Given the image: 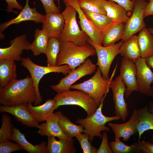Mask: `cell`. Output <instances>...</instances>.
<instances>
[{
	"label": "cell",
	"instance_id": "1",
	"mask_svg": "<svg viewBox=\"0 0 153 153\" xmlns=\"http://www.w3.org/2000/svg\"><path fill=\"white\" fill-rule=\"evenodd\" d=\"M37 99L31 76L16 80L0 90V104L8 106L32 103Z\"/></svg>",
	"mask_w": 153,
	"mask_h": 153
},
{
	"label": "cell",
	"instance_id": "2",
	"mask_svg": "<svg viewBox=\"0 0 153 153\" xmlns=\"http://www.w3.org/2000/svg\"><path fill=\"white\" fill-rule=\"evenodd\" d=\"M96 54L95 48L88 43L78 46L70 42H61L56 66L67 64L73 70L84 63L89 57Z\"/></svg>",
	"mask_w": 153,
	"mask_h": 153
},
{
	"label": "cell",
	"instance_id": "3",
	"mask_svg": "<svg viewBox=\"0 0 153 153\" xmlns=\"http://www.w3.org/2000/svg\"><path fill=\"white\" fill-rule=\"evenodd\" d=\"M107 94H106L102 99L99 106L95 112L91 115L87 116L85 118H77L76 122L82 126L84 129V133H86L89 136V141L92 142L95 137L101 139L102 131H109L110 128L105 126L107 123L114 120H121L119 116L116 115L109 117L103 114L102 109L103 101Z\"/></svg>",
	"mask_w": 153,
	"mask_h": 153
},
{
	"label": "cell",
	"instance_id": "4",
	"mask_svg": "<svg viewBox=\"0 0 153 153\" xmlns=\"http://www.w3.org/2000/svg\"><path fill=\"white\" fill-rule=\"evenodd\" d=\"M117 65H116L111 77L108 79L103 78L101 70L98 67L92 77L82 83L72 85L70 89L82 91L88 94L98 107L104 95L109 92L110 84L114 75Z\"/></svg>",
	"mask_w": 153,
	"mask_h": 153
},
{
	"label": "cell",
	"instance_id": "5",
	"mask_svg": "<svg viewBox=\"0 0 153 153\" xmlns=\"http://www.w3.org/2000/svg\"><path fill=\"white\" fill-rule=\"evenodd\" d=\"M65 6L61 13L65 20L64 25L59 39L61 42H70L78 46L83 45L86 43L89 37L79 26L75 9L70 5Z\"/></svg>",
	"mask_w": 153,
	"mask_h": 153
},
{
	"label": "cell",
	"instance_id": "6",
	"mask_svg": "<svg viewBox=\"0 0 153 153\" xmlns=\"http://www.w3.org/2000/svg\"><path fill=\"white\" fill-rule=\"evenodd\" d=\"M21 61V65L30 73L35 90L37 99L35 106L40 105L42 101L39 86L41 80L44 75L50 73H58L66 76L72 70L67 64L54 66L40 65L34 63L29 57L22 58Z\"/></svg>",
	"mask_w": 153,
	"mask_h": 153
},
{
	"label": "cell",
	"instance_id": "7",
	"mask_svg": "<svg viewBox=\"0 0 153 153\" xmlns=\"http://www.w3.org/2000/svg\"><path fill=\"white\" fill-rule=\"evenodd\" d=\"M70 90L58 93L53 98L55 101V109L63 105H76L86 112L87 116L94 114L98 107L93 99L87 94L82 91Z\"/></svg>",
	"mask_w": 153,
	"mask_h": 153
},
{
	"label": "cell",
	"instance_id": "8",
	"mask_svg": "<svg viewBox=\"0 0 153 153\" xmlns=\"http://www.w3.org/2000/svg\"><path fill=\"white\" fill-rule=\"evenodd\" d=\"M87 42L95 49L97 57L96 65L100 69L103 77L105 79H108L110 66L115 57L120 54V48L123 41L121 40L114 45L106 46L96 44L90 39H88Z\"/></svg>",
	"mask_w": 153,
	"mask_h": 153
},
{
	"label": "cell",
	"instance_id": "9",
	"mask_svg": "<svg viewBox=\"0 0 153 153\" xmlns=\"http://www.w3.org/2000/svg\"><path fill=\"white\" fill-rule=\"evenodd\" d=\"M96 69V65L94 64L90 59L87 58L81 65L62 78L57 84L51 85V87L57 93L69 90L75 82L85 76L94 73Z\"/></svg>",
	"mask_w": 153,
	"mask_h": 153
},
{
	"label": "cell",
	"instance_id": "10",
	"mask_svg": "<svg viewBox=\"0 0 153 153\" xmlns=\"http://www.w3.org/2000/svg\"><path fill=\"white\" fill-rule=\"evenodd\" d=\"M132 14L125 24L124 35L122 40L124 41L135 35L145 27L144 19L145 8L148 2L142 0H134Z\"/></svg>",
	"mask_w": 153,
	"mask_h": 153
},
{
	"label": "cell",
	"instance_id": "11",
	"mask_svg": "<svg viewBox=\"0 0 153 153\" xmlns=\"http://www.w3.org/2000/svg\"><path fill=\"white\" fill-rule=\"evenodd\" d=\"M109 87L111 88L113 94L114 113L124 122L129 114L127 104L124 96L126 90V86L120 76L118 75L114 80L111 81Z\"/></svg>",
	"mask_w": 153,
	"mask_h": 153
},
{
	"label": "cell",
	"instance_id": "12",
	"mask_svg": "<svg viewBox=\"0 0 153 153\" xmlns=\"http://www.w3.org/2000/svg\"><path fill=\"white\" fill-rule=\"evenodd\" d=\"M135 63L138 91L146 96L153 97L151 87L153 84V72L146 64L145 58L141 57Z\"/></svg>",
	"mask_w": 153,
	"mask_h": 153
},
{
	"label": "cell",
	"instance_id": "13",
	"mask_svg": "<svg viewBox=\"0 0 153 153\" xmlns=\"http://www.w3.org/2000/svg\"><path fill=\"white\" fill-rule=\"evenodd\" d=\"M10 45L0 48V59H7L14 61H21V55L24 50H30L31 43L27 40L26 35L17 36L11 40Z\"/></svg>",
	"mask_w": 153,
	"mask_h": 153
},
{
	"label": "cell",
	"instance_id": "14",
	"mask_svg": "<svg viewBox=\"0 0 153 153\" xmlns=\"http://www.w3.org/2000/svg\"><path fill=\"white\" fill-rule=\"evenodd\" d=\"M137 67L134 62L126 58H122L120 75L126 87L125 93L128 98L134 91H138L137 78Z\"/></svg>",
	"mask_w": 153,
	"mask_h": 153
},
{
	"label": "cell",
	"instance_id": "15",
	"mask_svg": "<svg viewBox=\"0 0 153 153\" xmlns=\"http://www.w3.org/2000/svg\"><path fill=\"white\" fill-rule=\"evenodd\" d=\"M65 5H70L76 11L80 19L78 23L81 29L88 35L89 39L94 43L102 46L101 37L102 34L94 26L91 22L84 14L80 7L78 0H63Z\"/></svg>",
	"mask_w": 153,
	"mask_h": 153
},
{
	"label": "cell",
	"instance_id": "16",
	"mask_svg": "<svg viewBox=\"0 0 153 153\" xmlns=\"http://www.w3.org/2000/svg\"><path fill=\"white\" fill-rule=\"evenodd\" d=\"M137 110L135 109L129 120L126 123L116 124L109 122L108 125L114 132V139L122 138V140L127 142L131 136L138 133V122Z\"/></svg>",
	"mask_w": 153,
	"mask_h": 153
},
{
	"label": "cell",
	"instance_id": "17",
	"mask_svg": "<svg viewBox=\"0 0 153 153\" xmlns=\"http://www.w3.org/2000/svg\"><path fill=\"white\" fill-rule=\"evenodd\" d=\"M62 113L60 111L54 113L45 122L38 126L37 133L41 136H54L60 139H69L63 130L59 123Z\"/></svg>",
	"mask_w": 153,
	"mask_h": 153
},
{
	"label": "cell",
	"instance_id": "18",
	"mask_svg": "<svg viewBox=\"0 0 153 153\" xmlns=\"http://www.w3.org/2000/svg\"><path fill=\"white\" fill-rule=\"evenodd\" d=\"M29 1L26 0L24 7L16 17L0 24V34L12 24H18L27 21H33L36 23L43 22L45 18V15L38 12L35 7L33 8H31L29 4Z\"/></svg>",
	"mask_w": 153,
	"mask_h": 153
},
{
	"label": "cell",
	"instance_id": "19",
	"mask_svg": "<svg viewBox=\"0 0 153 153\" xmlns=\"http://www.w3.org/2000/svg\"><path fill=\"white\" fill-rule=\"evenodd\" d=\"M0 112L11 114L17 121L28 127L37 128L39 125L38 122L28 111L27 104L12 106L1 105L0 106Z\"/></svg>",
	"mask_w": 153,
	"mask_h": 153
},
{
	"label": "cell",
	"instance_id": "20",
	"mask_svg": "<svg viewBox=\"0 0 153 153\" xmlns=\"http://www.w3.org/2000/svg\"><path fill=\"white\" fill-rule=\"evenodd\" d=\"M42 30L50 38L59 39L63 28L65 20L61 13H46Z\"/></svg>",
	"mask_w": 153,
	"mask_h": 153
},
{
	"label": "cell",
	"instance_id": "21",
	"mask_svg": "<svg viewBox=\"0 0 153 153\" xmlns=\"http://www.w3.org/2000/svg\"><path fill=\"white\" fill-rule=\"evenodd\" d=\"M55 101L53 99H47L41 105L33 106L31 103L27 104L30 114L39 123L46 121L53 114L55 109Z\"/></svg>",
	"mask_w": 153,
	"mask_h": 153
},
{
	"label": "cell",
	"instance_id": "22",
	"mask_svg": "<svg viewBox=\"0 0 153 153\" xmlns=\"http://www.w3.org/2000/svg\"><path fill=\"white\" fill-rule=\"evenodd\" d=\"M11 140L19 144L29 153H48L46 142L42 141L40 143L34 145L26 140L24 133L14 126Z\"/></svg>",
	"mask_w": 153,
	"mask_h": 153
},
{
	"label": "cell",
	"instance_id": "23",
	"mask_svg": "<svg viewBox=\"0 0 153 153\" xmlns=\"http://www.w3.org/2000/svg\"><path fill=\"white\" fill-rule=\"evenodd\" d=\"M16 68L15 61L0 59V90L17 79Z\"/></svg>",
	"mask_w": 153,
	"mask_h": 153
},
{
	"label": "cell",
	"instance_id": "24",
	"mask_svg": "<svg viewBox=\"0 0 153 153\" xmlns=\"http://www.w3.org/2000/svg\"><path fill=\"white\" fill-rule=\"evenodd\" d=\"M48 153H75L76 149L73 145L74 140L60 139L54 136L48 137Z\"/></svg>",
	"mask_w": 153,
	"mask_h": 153
},
{
	"label": "cell",
	"instance_id": "25",
	"mask_svg": "<svg viewBox=\"0 0 153 153\" xmlns=\"http://www.w3.org/2000/svg\"><path fill=\"white\" fill-rule=\"evenodd\" d=\"M103 7L107 16L114 22L125 23L129 19L127 14V10L113 1L105 0Z\"/></svg>",
	"mask_w": 153,
	"mask_h": 153
},
{
	"label": "cell",
	"instance_id": "26",
	"mask_svg": "<svg viewBox=\"0 0 153 153\" xmlns=\"http://www.w3.org/2000/svg\"><path fill=\"white\" fill-rule=\"evenodd\" d=\"M120 50V54L123 57L134 62L137 61L141 57L138 35H134L123 41Z\"/></svg>",
	"mask_w": 153,
	"mask_h": 153
},
{
	"label": "cell",
	"instance_id": "27",
	"mask_svg": "<svg viewBox=\"0 0 153 153\" xmlns=\"http://www.w3.org/2000/svg\"><path fill=\"white\" fill-rule=\"evenodd\" d=\"M138 41L141 58H147L153 55V34L145 27L139 32Z\"/></svg>",
	"mask_w": 153,
	"mask_h": 153
},
{
	"label": "cell",
	"instance_id": "28",
	"mask_svg": "<svg viewBox=\"0 0 153 153\" xmlns=\"http://www.w3.org/2000/svg\"><path fill=\"white\" fill-rule=\"evenodd\" d=\"M82 10L87 18L102 34L118 23L113 21L107 15L93 13L85 10Z\"/></svg>",
	"mask_w": 153,
	"mask_h": 153
},
{
	"label": "cell",
	"instance_id": "29",
	"mask_svg": "<svg viewBox=\"0 0 153 153\" xmlns=\"http://www.w3.org/2000/svg\"><path fill=\"white\" fill-rule=\"evenodd\" d=\"M138 122L137 131L139 140L146 131L153 130V113L150 111L148 107L145 106L137 110Z\"/></svg>",
	"mask_w": 153,
	"mask_h": 153
},
{
	"label": "cell",
	"instance_id": "30",
	"mask_svg": "<svg viewBox=\"0 0 153 153\" xmlns=\"http://www.w3.org/2000/svg\"><path fill=\"white\" fill-rule=\"evenodd\" d=\"M125 24H117L102 34L101 43L103 46L114 45L120 40H122L124 35Z\"/></svg>",
	"mask_w": 153,
	"mask_h": 153
},
{
	"label": "cell",
	"instance_id": "31",
	"mask_svg": "<svg viewBox=\"0 0 153 153\" xmlns=\"http://www.w3.org/2000/svg\"><path fill=\"white\" fill-rule=\"evenodd\" d=\"M34 37L30 50L35 56L41 54H45L50 38L42 30L38 29L35 31Z\"/></svg>",
	"mask_w": 153,
	"mask_h": 153
},
{
	"label": "cell",
	"instance_id": "32",
	"mask_svg": "<svg viewBox=\"0 0 153 153\" xmlns=\"http://www.w3.org/2000/svg\"><path fill=\"white\" fill-rule=\"evenodd\" d=\"M61 42L59 40L55 38H50L49 40L46 49L45 55L47 66H56V62L59 53Z\"/></svg>",
	"mask_w": 153,
	"mask_h": 153
},
{
	"label": "cell",
	"instance_id": "33",
	"mask_svg": "<svg viewBox=\"0 0 153 153\" xmlns=\"http://www.w3.org/2000/svg\"><path fill=\"white\" fill-rule=\"evenodd\" d=\"M59 122L63 130L69 139H73L80 133H84V129L82 126L74 124L63 114Z\"/></svg>",
	"mask_w": 153,
	"mask_h": 153
},
{
	"label": "cell",
	"instance_id": "34",
	"mask_svg": "<svg viewBox=\"0 0 153 153\" xmlns=\"http://www.w3.org/2000/svg\"><path fill=\"white\" fill-rule=\"evenodd\" d=\"M105 0H79V6L83 10L106 15L103 7Z\"/></svg>",
	"mask_w": 153,
	"mask_h": 153
},
{
	"label": "cell",
	"instance_id": "35",
	"mask_svg": "<svg viewBox=\"0 0 153 153\" xmlns=\"http://www.w3.org/2000/svg\"><path fill=\"white\" fill-rule=\"evenodd\" d=\"M2 124L0 129V143L7 140H11L12 134L13 125L10 116L4 112L1 117Z\"/></svg>",
	"mask_w": 153,
	"mask_h": 153
},
{
	"label": "cell",
	"instance_id": "36",
	"mask_svg": "<svg viewBox=\"0 0 153 153\" xmlns=\"http://www.w3.org/2000/svg\"><path fill=\"white\" fill-rule=\"evenodd\" d=\"M75 137L79 142L84 153H96L97 148L91 144L89 141V135L86 133H80Z\"/></svg>",
	"mask_w": 153,
	"mask_h": 153
},
{
	"label": "cell",
	"instance_id": "37",
	"mask_svg": "<svg viewBox=\"0 0 153 153\" xmlns=\"http://www.w3.org/2000/svg\"><path fill=\"white\" fill-rule=\"evenodd\" d=\"M109 145L114 153H128L135 148L134 144L128 145L122 142L120 139L115 140L114 141L110 142Z\"/></svg>",
	"mask_w": 153,
	"mask_h": 153
},
{
	"label": "cell",
	"instance_id": "38",
	"mask_svg": "<svg viewBox=\"0 0 153 153\" xmlns=\"http://www.w3.org/2000/svg\"><path fill=\"white\" fill-rule=\"evenodd\" d=\"M7 140L0 143V153H10L16 151L23 150L19 144Z\"/></svg>",
	"mask_w": 153,
	"mask_h": 153
},
{
	"label": "cell",
	"instance_id": "39",
	"mask_svg": "<svg viewBox=\"0 0 153 153\" xmlns=\"http://www.w3.org/2000/svg\"><path fill=\"white\" fill-rule=\"evenodd\" d=\"M134 144L135 149L139 152L141 151L145 153H153V143L140 140Z\"/></svg>",
	"mask_w": 153,
	"mask_h": 153
},
{
	"label": "cell",
	"instance_id": "40",
	"mask_svg": "<svg viewBox=\"0 0 153 153\" xmlns=\"http://www.w3.org/2000/svg\"><path fill=\"white\" fill-rule=\"evenodd\" d=\"M102 142L100 147L97 150L96 153H113L108 142L107 133L104 131L102 134Z\"/></svg>",
	"mask_w": 153,
	"mask_h": 153
},
{
	"label": "cell",
	"instance_id": "41",
	"mask_svg": "<svg viewBox=\"0 0 153 153\" xmlns=\"http://www.w3.org/2000/svg\"><path fill=\"white\" fill-rule=\"evenodd\" d=\"M41 2L46 13L52 12L60 14V7L55 5L54 0H40Z\"/></svg>",
	"mask_w": 153,
	"mask_h": 153
},
{
	"label": "cell",
	"instance_id": "42",
	"mask_svg": "<svg viewBox=\"0 0 153 153\" xmlns=\"http://www.w3.org/2000/svg\"><path fill=\"white\" fill-rule=\"evenodd\" d=\"M113 1L124 8L127 11L133 12L135 5L134 0H108Z\"/></svg>",
	"mask_w": 153,
	"mask_h": 153
},
{
	"label": "cell",
	"instance_id": "43",
	"mask_svg": "<svg viewBox=\"0 0 153 153\" xmlns=\"http://www.w3.org/2000/svg\"><path fill=\"white\" fill-rule=\"evenodd\" d=\"M7 4V11L8 12L13 11L14 8L21 10L22 6L20 5L16 0H5Z\"/></svg>",
	"mask_w": 153,
	"mask_h": 153
},
{
	"label": "cell",
	"instance_id": "44",
	"mask_svg": "<svg viewBox=\"0 0 153 153\" xmlns=\"http://www.w3.org/2000/svg\"><path fill=\"white\" fill-rule=\"evenodd\" d=\"M145 9L144 16L145 18L152 15L153 16V0H149Z\"/></svg>",
	"mask_w": 153,
	"mask_h": 153
},
{
	"label": "cell",
	"instance_id": "45",
	"mask_svg": "<svg viewBox=\"0 0 153 153\" xmlns=\"http://www.w3.org/2000/svg\"><path fill=\"white\" fill-rule=\"evenodd\" d=\"M146 63L148 66L153 69V55L151 57L145 58ZM151 90L153 94V85L151 87Z\"/></svg>",
	"mask_w": 153,
	"mask_h": 153
},
{
	"label": "cell",
	"instance_id": "46",
	"mask_svg": "<svg viewBox=\"0 0 153 153\" xmlns=\"http://www.w3.org/2000/svg\"><path fill=\"white\" fill-rule=\"evenodd\" d=\"M149 110L150 112L153 113V102L152 101H150L149 104Z\"/></svg>",
	"mask_w": 153,
	"mask_h": 153
},
{
	"label": "cell",
	"instance_id": "47",
	"mask_svg": "<svg viewBox=\"0 0 153 153\" xmlns=\"http://www.w3.org/2000/svg\"><path fill=\"white\" fill-rule=\"evenodd\" d=\"M148 29L149 31L153 34V28L152 27H148Z\"/></svg>",
	"mask_w": 153,
	"mask_h": 153
},
{
	"label": "cell",
	"instance_id": "48",
	"mask_svg": "<svg viewBox=\"0 0 153 153\" xmlns=\"http://www.w3.org/2000/svg\"><path fill=\"white\" fill-rule=\"evenodd\" d=\"M54 1L55 0H56L57 2H58V4L59 5V7H60V0H54Z\"/></svg>",
	"mask_w": 153,
	"mask_h": 153
},
{
	"label": "cell",
	"instance_id": "49",
	"mask_svg": "<svg viewBox=\"0 0 153 153\" xmlns=\"http://www.w3.org/2000/svg\"><path fill=\"white\" fill-rule=\"evenodd\" d=\"M142 0L145 1L146 0Z\"/></svg>",
	"mask_w": 153,
	"mask_h": 153
},
{
	"label": "cell",
	"instance_id": "50",
	"mask_svg": "<svg viewBox=\"0 0 153 153\" xmlns=\"http://www.w3.org/2000/svg\"></svg>",
	"mask_w": 153,
	"mask_h": 153
}]
</instances>
